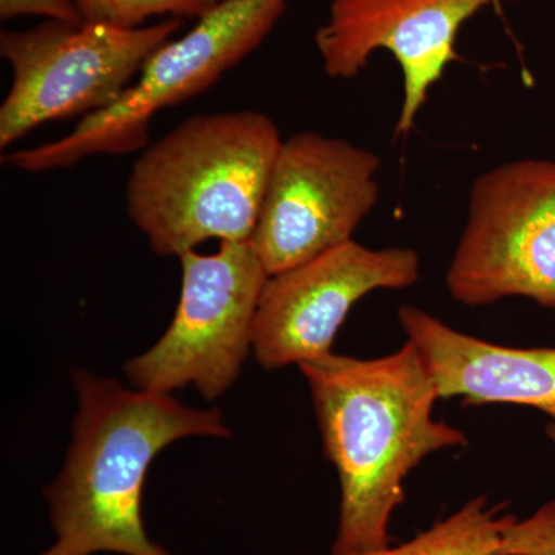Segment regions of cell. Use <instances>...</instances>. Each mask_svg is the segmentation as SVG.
<instances>
[{
	"label": "cell",
	"instance_id": "4fadbf2b",
	"mask_svg": "<svg viewBox=\"0 0 555 555\" xmlns=\"http://www.w3.org/2000/svg\"><path fill=\"white\" fill-rule=\"evenodd\" d=\"M80 21L118 28H139L153 17L196 20L219 0H72Z\"/></svg>",
	"mask_w": 555,
	"mask_h": 555
},
{
	"label": "cell",
	"instance_id": "9a60e30c",
	"mask_svg": "<svg viewBox=\"0 0 555 555\" xmlns=\"http://www.w3.org/2000/svg\"><path fill=\"white\" fill-rule=\"evenodd\" d=\"M21 16H40L47 21H64L69 24L82 22L72 0H0L2 20Z\"/></svg>",
	"mask_w": 555,
	"mask_h": 555
},
{
	"label": "cell",
	"instance_id": "2e32d148",
	"mask_svg": "<svg viewBox=\"0 0 555 555\" xmlns=\"http://www.w3.org/2000/svg\"><path fill=\"white\" fill-rule=\"evenodd\" d=\"M546 437L550 438L551 443L555 448V420H550V423L546 425Z\"/></svg>",
	"mask_w": 555,
	"mask_h": 555
},
{
	"label": "cell",
	"instance_id": "7a4b0ae2",
	"mask_svg": "<svg viewBox=\"0 0 555 555\" xmlns=\"http://www.w3.org/2000/svg\"><path fill=\"white\" fill-rule=\"evenodd\" d=\"M78 414L60 477L46 489L56 542L39 555H171L142 517L145 477L160 451L185 437L232 436L218 409L170 393L130 390L87 371L73 374Z\"/></svg>",
	"mask_w": 555,
	"mask_h": 555
},
{
	"label": "cell",
	"instance_id": "6da1fadb",
	"mask_svg": "<svg viewBox=\"0 0 555 555\" xmlns=\"http://www.w3.org/2000/svg\"><path fill=\"white\" fill-rule=\"evenodd\" d=\"M308 382L324 454L339 483L332 555L390 545V520L406 478L427 456L465 448L459 427L434 416L440 393L411 341L385 357L327 353L299 364Z\"/></svg>",
	"mask_w": 555,
	"mask_h": 555
},
{
	"label": "cell",
	"instance_id": "9c48e42d",
	"mask_svg": "<svg viewBox=\"0 0 555 555\" xmlns=\"http://www.w3.org/2000/svg\"><path fill=\"white\" fill-rule=\"evenodd\" d=\"M420 272L422 259L412 248H371L352 240L270 275L255 315V358L266 371H275L327 356L360 299L414 286Z\"/></svg>",
	"mask_w": 555,
	"mask_h": 555
},
{
	"label": "cell",
	"instance_id": "3957f363",
	"mask_svg": "<svg viewBox=\"0 0 555 555\" xmlns=\"http://www.w3.org/2000/svg\"><path fill=\"white\" fill-rule=\"evenodd\" d=\"M281 144L275 120L255 109L182 120L134 163L127 214L159 257L248 243Z\"/></svg>",
	"mask_w": 555,
	"mask_h": 555
},
{
	"label": "cell",
	"instance_id": "277c9868",
	"mask_svg": "<svg viewBox=\"0 0 555 555\" xmlns=\"http://www.w3.org/2000/svg\"><path fill=\"white\" fill-rule=\"evenodd\" d=\"M287 2L219 0L188 35L156 50L137 82L112 107L82 118L67 137L16 150L3 159L16 169L40 173L65 169L87 156L144 149L153 116L198 96L254 53L283 16Z\"/></svg>",
	"mask_w": 555,
	"mask_h": 555
},
{
	"label": "cell",
	"instance_id": "ba28073f",
	"mask_svg": "<svg viewBox=\"0 0 555 555\" xmlns=\"http://www.w3.org/2000/svg\"><path fill=\"white\" fill-rule=\"evenodd\" d=\"M382 160L346 139L302 131L284 139L251 246L276 275L353 240L379 199Z\"/></svg>",
	"mask_w": 555,
	"mask_h": 555
},
{
	"label": "cell",
	"instance_id": "8fae6325",
	"mask_svg": "<svg viewBox=\"0 0 555 555\" xmlns=\"http://www.w3.org/2000/svg\"><path fill=\"white\" fill-rule=\"evenodd\" d=\"M398 321L422 353L440 398H460L466 406L516 404L555 420V347L496 345L416 306H401Z\"/></svg>",
	"mask_w": 555,
	"mask_h": 555
},
{
	"label": "cell",
	"instance_id": "52a82bcc",
	"mask_svg": "<svg viewBox=\"0 0 555 555\" xmlns=\"http://www.w3.org/2000/svg\"><path fill=\"white\" fill-rule=\"evenodd\" d=\"M181 297L166 334L127 361L138 389L170 393L195 386L207 401L224 396L251 349L255 315L268 272L248 243H221L210 255H179Z\"/></svg>",
	"mask_w": 555,
	"mask_h": 555
},
{
	"label": "cell",
	"instance_id": "8992f818",
	"mask_svg": "<svg viewBox=\"0 0 555 555\" xmlns=\"http://www.w3.org/2000/svg\"><path fill=\"white\" fill-rule=\"evenodd\" d=\"M447 287L469 308L526 298L555 310V160H509L476 179Z\"/></svg>",
	"mask_w": 555,
	"mask_h": 555
},
{
	"label": "cell",
	"instance_id": "5b68a950",
	"mask_svg": "<svg viewBox=\"0 0 555 555\" xmlns=\"http://www.w3.org/2000/svg\"><path fill=\"white\" fill-rule=\"evenodd\" d=\"M182 25L178 17L139 28L49 20L27 30L0 33V54L13 69L0 105V149L42 124L112 107Z\"/></svg>",
	"mask_w": 555,
	"mask_h": 555
},
{
	"label": "cell",
	"instance_id": "7c38bea8",
	"mask_svg": "<svg viewBox=\"0 0 555 555\" xmlns=\"http://www.w3.org/2000/svg\"><path fill=\"white\" fill-rule=\"evenodd\" d=\"M514 516L486 496L469 500L452 516L398 546L345 555H499L502 534Z\"/></svg>",
	"mask_w": 555,
	"mask_h": 555
},
{
	"label": "cell",
	"instance_id": "5bb4252c",
	"mask_svg": "<svg viewBox=\"0 0 555 555\" xmlns=\"http://www.w3.org/2000/svg\"><path fill=\"white\" fill-rule=\"evenodd\" d=\"M499 555H555V499L524 520L514 517L503 531Z\"/></svg>",
	"mask_w": 555,
	"mask_h": 555
},
{
	"label": "cell",
	"instance_id": "30bf717a",
	"mask_svg": "<svg viewBox=\"0 0 555 555\" xmlns=\"http://www.w3.org/2000/svg\"><path fill=\"white\" fill-rule=\"evenodd\" d=\"M518 0H332L315 47L328 78L353 79L377 51L392 54L403 78L396 137L414 129L430 90L459 60L456 39L488 7Z\"/></svg>",
	"mask_w": 555,
	"mask_h": 555
}]
</instances>
